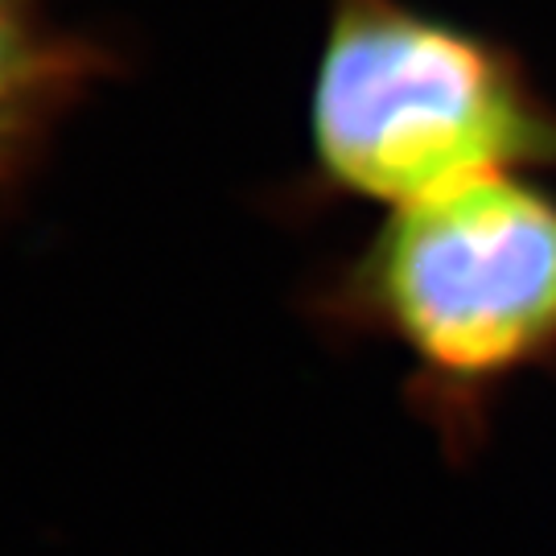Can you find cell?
<instances>
[{
  "label": "cell",
  "mask_w": 556,
  "mask_h": 556,
  "mask_svg": "<svg viewBox=\"0 0 556 556\" xmlns=\"http://www.w3.org/2000/svg\"><path fill=\"white\" fill-rule=\"evenodd\" d=\"M321 181L388 211L556 169V103L516 50L408 0H334L309 83Z\"/></svg>",
  "instance_id": "cell-1"
},
{
  "label": "cell",
  "mask_w": 556,
  "mask_h": 556,
  "mask_svg": "<svg viewBox=\"0 0 556 556\" xmlns=\"http://www.w3.org/2000/svg\"><path fill=\"white\" fill-rule=\"evenodd\" d=\"M342 305L454 413L556 358V190L491 174L392 211Z\"/></svg>",
  "instance_id": "cell-2"
},
{
  "label": "cell",
  "mask_w": 556,
  "mask_h": 556,
  "mask_svg": "<svg viewBox=\"0 0 556 556\" xmlns=\"http://www.w3.org/2000/svg\"><path fill=\"white\" fill-rule=\"evenodd\" d=\"M87 62L91 50L62 34L46 0H0V186L66 112Z\"/></svg>",
  "instance_id": "cell-3"
}]
</instances>
